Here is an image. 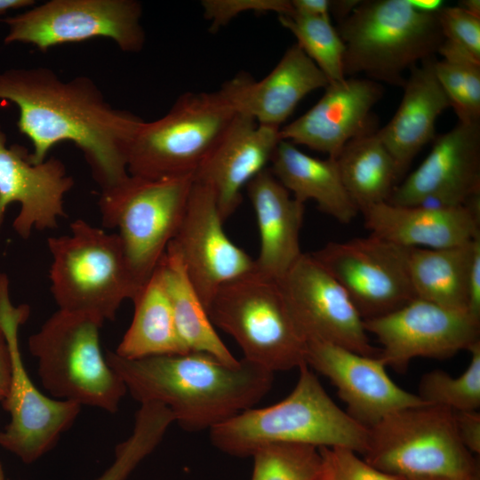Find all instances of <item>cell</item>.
<instances>
[{
	"instance_id": "cell-28",
	"label": "cell",
	"mask_w": 480,
	"mask_h": 480,
	"mask_svg": "<svg viewBox=\"0 0 480 480\" xmlns=\"http://www.w3.org/2000/svg\"><path fill=\"white\" fill-rule=\"evenodd\" d=\"M132 323L115 353L126 359L188 353L174 321L172 309L158 270L132 300Z\"/></svg>"
},
{
	"instance_id": "cell-50",
	"label": "cell",
	"mask_w": 480,
	"mask_h": 480,
	"mask_svg": "<svg viewBox=\"0 0 480 480\" xmlns=\"http://www.w3.org/2000/svg\"><path fill=\"white\" fill-rule=\"evenodd\" d=\"M4 399L3 396L0 395V401H2Z\"/></svg>"
},
{
	"instance_id": "cell-12",
	"label": "cell",
	"mask_w": 480,
	"mask_h": 480,
	"mask_svg": "<svg viewBox=\"0 0 480 480\" xmlns=\"http://www.w3.org/2000/svg\"><path fill=\"white\" fill-rule=\"evenodd\" d=\"M142 5L136 0H50L2 20L4 42L23 43L41 52L96 37L113 40L125 52H139L146 36Z\"/></svg>"
},
{
	"instance_id": "cell-8",
	"label": "cell",
	"mask_w": 480,
	"mask_h": 480,
	"mask_svg": "<svg viewBox=\"0 0 480 480\" xmlns=\"http://www.w3.org/2000/svg\"><path fill=\"white\" fill-rule=\"evenodd\" d=\"M364 459L401 478H472L479 462L461 443L450 408L422 404L393 412L368 428Z\"/></svg>"
},
{
	"instance_id": "cell-38",
	"label": "cell",
	"mask_w": 480,
	"mask_h": 480,
	"mask_svg": "<svg viewBox=\"0 0 480 480\" xmlns=\"http://www.w3.org/2000/svg\"><path fill=\"white\" fill-rule=\"evenodd\" d=\"M437 15L444 38L480 60V17L459 6H443Z\"/></svg>"
},
{
	"instance_id": "cell-4",
	"label": "cell",
	"mask_w": 480,
	"mask_h": 480,
	"mask_svg": "<svg viewBox=\"0 0 480 480\" xmlns=\"http://www.w3.org/2000/svg\"><path fill=\"white\" fill-rule=\"evenodd\" d=\"M437 12H421L409 0H361L335 27L345 76L403 87L405 72L435 57L445 40Z\"/></svg>"
},
{
	"instance_id": "cell-3",
	"label": "cell",
	"mask_w": 480,
	"mask_h": 480,
	"mask_svg": "<svg viewBox=\"0 0 480 480\" xmlns=\"http://www.w3.org/2000/svg\"><path fill=\"white\" fill-rule=\"evenodd\" d=\"M299 371L294 388L282 401L247 409L210 429L213 446L235 457H252L271 444L345 447L363 455L368 428L332 401L308 364Z\"/></svg>"
},
{
	"instance_id": "cell-19",
	"label": "cell",
	"mask_w": 480,
	"mask_h": 480,
	"mask_svg": "<svg viewBox=\"0 0 480 480\" xmlns=\"http://www.w3.org/2000/svg\"><path fill=\"white\" fill-rule=\"evenodd\" d=\"M306 363L330 380L347 404V412L366 428L397 410L426 404L418 395L404 390L390 379L379 356L308 340Z\"/></svg>"
},
{
	"instance_id": "cell-5",
	"label": "cell",
	"mask_w": 480,
	"mask_h": 480,
	"mask_svg": "<svg viewBox=\"0 0 480 480\" xmlns=\"http://www.w3.org/2000/svg\"><path fill=\"white\" fill-rule=\"evenodd\" d=\"M47 244L51 292L60 310L114 320L122 302L141 288L117 234L76 220L69 235L49 237Z\"/></svg>"
},
{
	"instance_id": "cell-10",
	"label": "cell",
	"mask_w": 480,
	"mask_h": 480,
	"mask_svg": "<svg viewBox=\"0 0 480 480\" xmlns=\"http://www.w3.org/2000/svg\"><path fill=\"white\" fill-rule=\"evenodd\" d=\"M193 176L146 179L130 175L101 189L102 225L117 228L132 272L140 286L174 239L188 205Z\"/></svg>"
},
{
	"instance_id": "cell-48",
	"label": "cell",
	"mask_w": 480,
	"mask_h": 480,
	"mask_svg": "<svg viewBox=\"0 0 480 480\" xmlns=\"http://www.w3.org/2000/svg\"><path fill=\"white\" fill-rule=\"evenodd\" d=\"M0 480H4V469H3L1 462H0Z\"/></svg>"
},
{
	"instance_id": "cell-45",
	"label": "cell",
	"mask_w": 480,
	"mask_h": 480,
	"mask_svg": "<svg viewBox=\"0 0 480 480\" xmlns=\"http://www.w3.org/2000/svg\"><path fill=\"white\" fill-rule=\"evenodd\" d=\"M34 0H0V15L10 10H18L35 5Z\"/></svg>"
},
{
	"instance_id": "cell-18",
	"label": "cell",
	"mask_w": 480,
	"mask_h": 480,
	"mask_svg": "<svg viewBox=\"0 0 480 480\" xmlns=\"http://www.w3.org/2000/svg\"><path fill=\"white\" fill-rule=\"evenodd\" d=\"M383 94L381 84L365 77L330 83L314 106L280 128V138L336 158L348 142L379 130L372 109Z\"/></svg>"
},
{
	"instance_id": "cell-29",
	"label": "cell",
	"mask_w": 480,
	"mask_h": 480,
	"mask_svg": "<svg viewBox=\"0 0 480 480\" xmlns=\"http://www.w3.org/2000/svg\"><path fill=\"white\" fill-rule=\"evenodd\" d=\"M474 239L449 248H409L408 270L415 298L468 312Z\"/></svg>"
},
{
	"instance_id": "cell-33",
	"label": "cell",
	"mask_w": 480,
	"mask_h": 480,
	"mask_svg": "<svg viewBox=\"0 0 480 480\" xmlns=\"http://www.w3.org/2000/svg\"><path fill=\"white\" fill-rule=\"evenodd\" d=\"M468 351L470 363L465 372L452 377L442 370L424 374L419 383V397L428 404L452 411H476L480 406V340Z\"/></svg>"
},
{
	"instance_id": "cell-11",
	"label": "cell",
	"mask_w": 480,
	"mask_h": 480,
	"mask_svg": "<svg viewBox=\"0 0 480 480\" xmlns=\"http://www.w3.org/2000/svg\"><path fill=\"white\" fill-rule=\"evenodd\" d=\"M28 316V308L11 303L8 279L0 275V329L11 354V380L1 401L10 422L0 431V445L24 463H33L52 450L60 435L75 422L81 405L44 396L30 380L23 364L18 332Z\"/></svg>"
},
{
	"instance_id": "cell-23",
	"label": "cell",
	"mask_w": 480,
	"mask_h": 480,
	"mask_svg": "<svg viewBox=\"0 0 480 480\" xmlns=\"http://www.w3.org/2000/svg\"><path fill=\"white\" fill-rule=\"evenodd\" d=\"M361 213L372 235L406 248H449L470 242L480 234V197L457 207L384 202Z\"/></svg>"
},
{
	"instance_id": "cell-42",
	"label": "cell",
	"mask_w": 480,
	"mask_h": 480,
	"mask_svg": "<svg viewBox=\"0 0 480 480\" xmlns=\"http://www.w3.org/2000/svg\"><path fill=\"white\" fill-rule=\"evenodd\" d=\"M11 354L3 331L0 329V395H7L11 380Z\"/></svg>"
},
{
	"instance_id": "cell-24",
	"label": "cell",
	"mask_w": 480,
	"mask_h": 480,
	"mask_svg": "<svg viewBox=\"0 0 480 480\" xmlns=\"http://www.w3.org/2000/svg\"><path fill=\"white\" fill-rule=\"evenodd\" d=\"M260 236L256 271L279 280L303 253L300 234L305 204L297 201L276 179L269 168L246 186Z\"/></svg>"
},
{
	"instance_id": "cell-7",
	"label": "cell",
	"mask_w": 480,
	"mask_h": 480,
	"mask_svg": "<svg viewBox=\"0 0 480 480\" xmlns=\"http://www.w3.org/2000/svg\"><path fill=\"white\" fill-rule=\"evenodd\" d=\"M207 312L214 326L234 338L243 358L272 372L307 364V340L277 280L256 271L230 281Z\"/></svg>"
},
{
	"instance_id": "cell-32",
	"label": "cell",
	"mask_w": 480,
	"mask_h": 480,
	"mask_svg": "<svg viewBox=\"0 0 480 480\" xmlns=\"http://www.w3.org/2000/svg\"><path fill=\"white\" fill-rule=\"evenodd\" d=\"M278 20L295 36L296 44L330 83L346 78L345 45L331 20L292 14L278 16Z\"/></svg>"
},
{
	"instance_id": "cell-43",
	"label": "cell",
	"mask_w": 480,
	"mask_h": 480,
	"mask_svg": "<svg viewBox=\"0 0 480 480\" xmlns=\"http://www.w3.org/2000/svg\"><path fill=\"white\" fill-rule=\"evenodd\" d=\"M361 0H330V15L337 23L349 16Z\"/></svg>"
},
{
	"instance_id": "cell-1",
	"label": "cell",
	"mask_w": 480,
	"mask_h": 480,
	"mask_svg": "<svg viewBox=\"0 0 480 480\" xmlns=\"http://www.w3.org/2000/svg\"><path fill=\"white\" fill-rule=\"evenodd\" d=\"M0 100L17 106V126L33 146L32 163L44 162L58 143L71 141L101 189L129 176L128 149L144 121L114 108L88 76L64 81L48 68L6 69L0 72Z\"/></svg>"
},
{
	"instance_id": "cell-31",
	"label": "cell",
	"mask_w": 480,
	"mask_h": 480,
	"mask_svg": "<svg viewBox=\"0 0 480 480\" xmlns=\"http://www.w3.org/2000/svg\"><path fill=\"white\" fill-rule=\"evenodd\" d=\"M437 53L435 73L459 122H480V60L447 39Z\"/></svg>"
},
{
	"instance_id": "cell-35",
	"label": "cell",
	"mask_w": 480,
	"mask_h": 480,
	"mask_svg": "<svg viewBox=\"0 0 480 480\" xmlns=\"http://www.w3.org/2000/svg\"><path fill=\"white\" fill-rule=\"evenodd\" d=\"M321 469L318 480H404L382 472L355 451L345 447H320Z\"/></svg>"
},
{
	"instance_id": "cell-21",
	"label": "cell",
	"mask_w": 480,
	"mask_h": 480,
	"mask_svg": "<svg viewBox=\"0 0 480 480\" xmlns=\"http://www.w3.org/2000/svg\"><path fill=\"white\" fill-rule=\"evenodd\" d=\"M279 131L280 127L260 124L236 114L196 172L194 179L213 190L224 222L242 203V190L268 168L282 140Z\"/></svg>"
},
{
	"instance_id": "cell-20",
	"label": "cell",
	"mask_w": 480,
	"mask_h": 480,
	"mask_svg": "<svg viewBox=\"0 0 480 480\" xmlns=\"http://www.w3.org/2000/svg\"><path fill=\"white\" fill-rule=\"evenodd\" d=\"M0 125V227L8 205L20 204L12 227L27 239L32 228L44 230L57 227L64 217V196L74 186L61 160L51 157L39 164L29 159L27 148L6 144Z\"/></svg>"
},
{
	"instance_id": "cell-22",
	"label": "cell",
	"mask_w": 480,
	"mask_h": 480,
	"mask_svg": "<svg viewBox=\"0 0 480 480\" xmlns=\"http://www.w3.org/2000/svg\"><path fill=\"white\" fill-rule=\"evenodd\" d=\"M329 84L320 68L294 44L261 80L241 73L224 82L219 91L236 114L281 128L302 99Z\"/></svg>"
},
{
	"instance_id": "cell-9",
	"label": "cell",
	"mask_w": 480,
	"mask_h": 480,
	"mask_svg": "<svg viewBox=\"0 0 480 480\" xmlns=\"http://www.w3.org/2000/svg\"><path fill=\"white\" fill-rule=\"evenodd\" d=\"M236 115L219 90L180 95L164 116L140 124L128 149V173L194 177Z\"/></svg>"
},
{
	"instance_id": "cell-27",
	"label": "cell",
	"mask_w": 480,
	"mask_h": 480,
	"mask_svg": "<svg viewBox=\"0 0 480 480\" xmlns=\"http://www.w3.org/2000/svg\"><path fill=\"white\" fill-rule=\"evenodd\" d=\"M156 269L170 300L179 336L187 350L212 355L228 364H237L239 360L218 335L172 242L168 244Z\"/></svg>"
},
{
	"instance_id": "cell-36",
	"label": "cell",
	"mask_w": 480,
	"mask_h": 480,
	"mask_svg": "<svg viewBox=\"0 0 480 480\" xmlns=\"http://www.w3.org/2000/svg\"><path fill=\"white\" fill-rule=\"evenodd\" d=\"M161 442V435L151 424L136 422L131 436L116 446L112 465L96 480H125L136 466Z\"/></svg>"
},
{
	"instance_id": "cell-25",
	"label": "cell",
	"mask_w": 480,
	"mask_h": 480,
	"mask_svg": "<svg viewBox=\"0 0 480 480\" xmlns=\"http://www.w3.org/2000/svg\"><path fill=\"white\" fill-rule=\"evenodd\" d=\"M436 57L409 71L401 102L389 122L377 134L388 150L401 177L424 146L436 138V123L451 101L438 82Z\"/></svg>"
},
{
	"instance_id": "cell-34",
	"label": "cell",
	"mask_w": 480,
	"mask_h": 480,
	"mask_svg": "<svg viewBox=\"0 0 480 480\" xmlns=\"http://www.w3.org/2000/svg\"><path fill=\"white\" fill-rule=\"evenodd\" d=\"M251 480H318L321 454L317 447L299 444H271L252 455Z\"/></svg>"
},
{
	"instance_id": "cell-16",
	"label": "cell",
	"mask_w": 480,
	"mask_h": 480,
	"mask_svg": "<svg viewBox=\"0 0 480 480\" xmlns=\"http://www.w3.org/2000/svg\"><path fill=\"white\" fill-rule=\"evenodd\" d=\"M223 223L213 190L194 179L183 220L172 242L206 310L222 285L256 272L255 260L231 241Z\"/></svg>"
},
{
	"instance_id": "cell-39",
	"label": "cell",
	"mask_w": 480,
	"mask_h": 480,
	"mask_svg": "<svg viewBox=\"0 0 480 480\" xmlns=\"http://www.w3.org/2000/svg\"><path fill=\"white\" fill-rule=\"evenodd\" d=\"M454 423L463 445L472 453H480V413L476 411H453Z\"/></svg>"
},
{
	"instance_id": "cell-6",
	"label": "cell",
	"mask_w": 480,
	"mask_h": 480,
	"mask_svg": "<svg viewBox=\"0 0 480 480\" xmlns=\"http://www.w3.org/2000/svg\"><path fill=\"white\" fill-rule=\"evenodd\" d=\"M104 322L59 309L29 337L43 387L54 399L116 412L127 388L100 346Z\"/></svg>"
},
{
	"instance_id": "cell-47",
	"label": "cell",
	"mask_w": 480,
	"mask_h": 480,
	"mask_svg": "<svg viewBox=\"0 0 480 480\" xmlns=\"http://www.w3.org/2000/svg\"><path fill=\"white\" fill-rule=\"evenodd\" d=\"M473 477L472 478H458V477H448V476H420V477H410V478H404V479L403 478V479L404 480H472Z\"/></svg>"
},
{
	"instance_id": "cell-17",
	"label": "cell",
	"mask_w": 480,
	"mask_h": 480,
	"mask_svg": "<svg viewBox=\"0 0 480 480\" xmlns=\"http://www.w3.org/2000/svg\"><path fill=\"white\" fill-rule=\"evenodd\" d=\"M433 141L428 155L396 185L388 203L457 207L480 196V122H458Z\"/></svg>"
},
{
	"instance_id": "cell-44",
	"label": "cell",
	"mask_w": 480,
	"mask_h": 480,
	"mask_svg": "<svg viewBox=\"0 0 480 480\" xmlns=\"http://www.w3.org/2000/svg\"><path fill=\"white\" fill-rule=\"evenodd\" d=\"M411 4L421 12L433 13L443 8V1L440 0H409Z\"/></svg>"
},
{
	"instance_id": "cell-15",
	"label": "cell",
	"mask_w": 480,
	"mask_h": 480,
	"mask_svg": "<svg viewBox=\"0 0 480 480\" xmlns=\"http://www.w3.org/2000/svg\"><path fill=\"white\" fill-rule=\"evenodd\" d=\"M307 341L329 342L353 352L379 356L364 319L343 286L312 256L302 253L277 280Z\"/></svg>"
},
{
	"instance_id": "cell-46",
	"label": "cell",
	"mask_w": 480,
	"mask_h": 480,
	"mask_svg": "<svg viewBox=\"0 0 480 480\" xmlns=\"http://www.w3.org/2000/svg\"><path fill=\"white\" fill-rule=\"evenodd\" d=\"M458 6L469 12L472 15L480 17V1L479 0H461Z\"/></svg>"
},
{
	"instance_id": "cell-26",
	"label": "cell",
	"mask_w": 480,
	"mask_h": 480,
	"mask_svg": "<svg viewBox=\"0 0 480 480\" xmlns=\"http://www.w3.org/2000/svg\"><path fill=\"white\" fill-rule=\"evenodd\" d=\"M268 168L297 201L304 204L315 201L321 212L339 222L350 223L359 213L343 184L335 158L315 157L281 140Z\"/></svg>"
},
{
	"instance_id": "cell-41",
	"label": "cell",
	"mask_w": 480,
	"mask_h": 480,
	"mask_svg": "<svg viewBox=\"0 0 480 480\" xmlns=\"http://www.w3.org/2000/svg\"><path fill=\"white\" fill-rule=\"evenodd\" d=\"M291 4L293 14L331 20L330 0H291Z\"/></svg>"
},
{
	"instance_id": "cell-30",
	"label": "cell",
	"mask_w": 480,
	"mask_h": 480,
	"mask_svg": "<svg viewBox=\"0 0 480 480\" xmlns=\"http://www.w3.org/2000/svg\"><path fill=\"white\" fill-rule=\"evenodd\" d=\"M335 159L343 184L359 212L388 202L400 176L377 132L350 140Z\"/></svg>"
},
{
	"instance_id": "cell-2",
	"label": "cell",
	"mask_w": 480,
	"mask_h": 480,
	"mask_svg": "<svg viewBox=\"0 0 480 480\" xmlns=\"http://www.w3.org/2000/svg\"><path fill=\"white\" fill-rule=\"evenodd\" d=\"M105 358L135 400L164 404L191 433L252 408L274 380V372L244 358L228 364L202 352L126 359L108 350Z\"/></svg>"
},
{
	"instance_id": "cell-13",
	"label": "cell",
	"mask_w": 480,
	"mask_h": 480,
	"mask_svg": "<svg viewBox=\"0 0 480 480\" xmlns=\"http://www.w3.org/2000/svg\"><path fill=\"white\" fill-rule=\"evenodd\" d=\"M408 250L371 234L330 242L311 254L343 286L364 321L415 299Z\"/></svg>"
},
{
	"instance_id": "cell-49",
	"label": "cell",
	"mask_w": 480,
	"mask_h": 480,
	"mask_svg": "<svg viewBox=\"0 0 480 480\" xmlns=\"http://www.w3.org/2000/svg\"><path fill=\"white\" fill-rule=\"evenodd\" d=\"M472 480H480V472L477 473V474L473 477Z\"/></svg>"
},
{
	"instance_id": "cell-40",
	"label": "cell",
	"mask_w": 480,
	"mask_h": 480,
	"mask_svg": "<svg viewBox=\"0 0 480 480\" xmlns=\"http://www.w3.org/2000/svg\"><path fill=\"white\" fill-rule=\"evenodd\" d=\"M468 313L480 321V234L473 242V252L468 279Z\"/></svg>"
},
{
	"instance_id": "cell-37",
	"label": "cell",
	"mask_w": 480,
	"mask_h": 480,
	"mask_svg": "<svg viewBox=\"0 0 480 480\" xmlns=\"http://www.w3.org/2000/svg\"><path fill=\"white\" fill-rule=\"evenodd\" d=\"M204 17L211 22L210 31L215 32L237 15L247 12H276L278 16L292 15L291 0H204Z\"/></svg>"
},
{
	"instance_id": "cell-14",
	"label": "cell",
	"mask_w": 480,
	"mask_h": 480,
	"mask_svg": "<svg viewBox=\"0 0 480 480\" xmlns=\"http://www.w3.org/2000/svg\"><path fill=\"white\" fill-rule=\"evenodd\" d=\"M364 324L381 345L379 357L399 372L416 357L449 358L480 340V321L468 312L419 298Z\"/></svg>"
}]
</instances>
